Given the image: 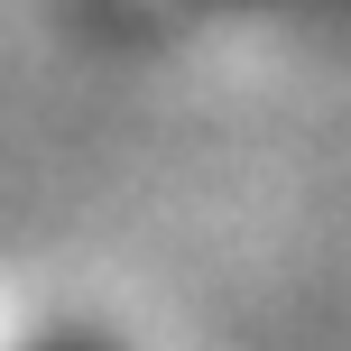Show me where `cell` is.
<instances>
[{
    "instance_id": "cell-1",
    "label": "cell",
    "mask_w": 351,
    "mask_h": 351,
    "mask_svg": "<svg viewBox=\"0 0 351 351\" xmlns=\"http://www.w3.org/2000/svg\"><path fill=\"white\" fill-rule=\"evenodd\" d=\"M47 351H93V342H47Z\"/></svg>"
}]
</instances>
